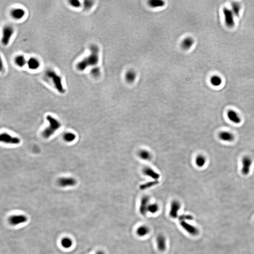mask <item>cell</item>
<instances>
[{
  "mask_svg": "<svg viewBox=\"0 0 254 254\" xmlns=\"http://www.w3.org/2000/svg\"><path fill=\"white\" fill-rule=\"evenodd\" d=\"M90 54L77 64L76 68L80 71H83L89 66H96L99 62V48L97 45L89 47Z\"/></svg>",
  "mask_w": 254,
  "mask_h": 254,
  "instance_id": "6da1fadb",
  "label": "cell"
},
{
  "mask_svg": "<svg viewBox=\"0 0 254 254\" xmlns=\"http://www.w3.org/2000/svg\"><path fill=\"white\" fill-rule=\"evenodd\" d=\"M47 121L50 123V125L45 129L42 132V136L46 139L50 137L53 135L55 131L59 130L60 127H61V123L57 121V119L52 117L51 115H48L47 116Z\"/></svg>",
  "mask_w": 254,
  "mask_h": 254,
  "instance_id": "7a4b0ae2",
  "label": "cell"
},
{
  "mask_svg": "<svg viewBox=\"0 0 254 254\" xmlns=\"http://www.w3.org/2000/svg\"><path fill=\"white\" fill-rule=\"evenodd\" d=\"M46 76L52 81L54 86L60 93H65V89L63 85L62 78L59 75L53 70H48L46 71Z\"/></svg>",
  "mask_w": 254,
  "mask_h": 254,
  "instance_id": "3957f363",
  "label": "cell"
},
{
  "mask_svg": "<svg viewBox=\"0 0 254 254\" xmlns=\"http://www.w3.org/2000/svg\"><path fill=\"white\" fill-rule=\"evenodd\" d=\"M14 33V28L10 25H6L2 31L1 43L4 46L9 44L10 39Z\"/></svg>",
  "mask_w": 254,
  "mask_h": 254,
  "instance_id": "277c9868",
  "label": "cell"
},
{
  "mask_svg": "<svg viewBox=\"0 0 254 254\" xmlns=\"http://www.w3.org/2000/svg\"><path fill=\"white\" fill-rule=\"evenodd\" d=\"M224 17H225V23L228 27L232 28L234 26L235 22L234 19V13L232 10H230L227 8H224L223 10Z\"/></svg>",
  "mask_w": 254,
  "mask_h": 254,
  "instance_id": "5b68a950",
  "label": "cell"
},
{
  "mask_svg": "<svg viewBox=\"0 0 254 254\" xmlns=\"http://www.w3.org/2000/svg\"><path fill=\"white\" fill-rule=\"evenodd\" d=\"M0 140L1 142L13 145H17L20 143V139L17 137H12L6 133L1 134L0 136Z\"/></svg>",
  "mask_w": 254,
  "mask_h": 254,
  "instance_id": "8992f818",
  "label": "cell"
},
{
  "mask_svg": "<svg viewBox=\"0 0 254 254\" xmlns=\"http://www.w3.org/2000/svg\"><path fill=\"white\" fill-rule=\"evenodd\" d=\"M252 163V161L250 157L248 156L243 157L242 160V167L241 169V173L243 175H247L249 174Z\"/></svg>",
  "mask_w": 254,
  "mask_h": 254,
  "instance_id": "52a82bcc",
  "label": "cell"
},
{
  "mask_svg": "<svg viewBox=\"0 0 254 254\" xmlns=\"http://www.w3.org/2000/svg\"><path fill=\"white\" fill-rule=\"evenodd\" d=\"M27 217L25 215H14L9 218V223L12 225H17L25 223L27 221Z\"/></svg>",
  "mask_w": 254,
  "mask_h": 254,
  "instance_id": "ba28073f",
  "label": "cell"
},
{
  "mask_svg": "<svg viewBox=\"0 0 254 254\" xmlns=\"http://www.w3.org/2000/svg\"><path fill=\"white\" fill-rule=\"evenodd\" d=\"M180 225L181 227L190 235L196 236L198 234V229L186 221H180Z\"/></svg>",
  "mask_w": 254,
  "mask_h": 254,
  "instance_id": "9c48e42d",
  "label": "cell"
},
{
  "mask_svg": "<svg viewBox=\"0 0 254 254\" xmlns=\"http://www.w3.org/2000/svg\"><path fill=\"white\" fill-rule=\"evenodd\" d=\"M181 208L180 203L178 201H174L172 202L170 206L169 216L172 218L175 219L178 216V212Z\"/></svg>",
  "mask_w": 254,
  "mask_h": 254,
  "instance_id": "30bf717a",
  "label": "cell"
},
{
  "mask_svg": "<svg viewBox=\"0 0 254 254\" xmlns=\"http://www.w3.org/2000/svg\"><path fill=\"white\" fill-rule=\"evenodd\" d=\"M149 198L147 196H145L141 199L140 205L139 212L141 215L145 216L148 212V207L149 205Z\"/></svg>",
  "mask_w": 254,
  "mask_h": 254,
  "instance_id": "8fae6325",
  "label": "cell"
},
{
  "mask_svg": "<svg viewBox=\"0 0 254 254\" xmlns=\"http://www.w3.org/2000/svg\"><path fill=\"white\" fill-rule=\"evenodd\" d=\"M76 184V181L73 178H61L58 180V184L61 187L72 186Z\"/></svg>",
  "mask_w": 254,
  "mask_h": 254,
  "instance_id": "7c38bea8",
  "label": "cell"
},
{
  "mask_svg": "<svg viewBox=\"0 0 254 254\" xmlns=\"http://www.w3.org/2000/svg\"><path fill=\"white\" fill-rule=\"evenodd\" d=\"M12 18L16 20H19L24 17L25 14V10L22 8H17L13 9L10 12Z\"/></svg>",
  "mask_w": 254,
  "mask_h": 254,
  "instance_id": "4fadbf2b",
  "label": "cell"
},
{
  "mask_svg": "<svg viewBox=\"0 0 254 254\" xmlns=\"http://www.w3.org/2000/svg\"><path fill=\"white\" fill-rule=\"evenodd\" d=\"M218 137L221 140L227 142H232L234 139V134L228 131H222L219 134Z\"/></svg>",
  "mask_w": 254,
  "mask_h": 254,
  "instance_id": "5bb4252c",
  "label": "cell"
},
{
  "mask_svg": "<svg viewBox=\"0 0 254 254\" xmlns=\"http://www.w3.org/2000/svg\"><path fill=\"white\" fill-rule=\"evenodd\" d=\"M157 246L160 251H164L166 249V240L165 237L163 235H159L157 237Z\"/></svg>",
  "mask_w": 254,
  "mask_h": 254,
  "instance_id": "9a60e30c",
  "label": "cell"
},
{
  "mask_svg": "<svg viewBox=\"0 0 254 254\" xmlns=\"http://www.w3.org/2000/svg\"><path fill=\"white\" fill-rule=\"evenodd\" d=\"M227 117L231 122L235 124H239L241 122L240 117L234 111H229L227 112Z\"/></svg>",
  "mask_w": 254,
  "mask_h": 254,
  "instance_id": "2e32d148",
  "label": "cell"
},
{
  "mask_svg": "<svg viewBox=\"0 0 254 254\" xmlns=\"http://www.w3.org/2000/svg\"><path fill=\"white\" fill-rule=\"evenodd\" d=\"M27 64L28 68L32 70H37L41 65L39 60L34 57H30L27 61Z\"/></svg>",
  "mask_w": 254,
  "mask_h": 254,
  "instance_id": "e0dca14e",
  "label": "cell"
},
{
  "mask_svg": "<svg viewBox=\"0 0 254 254\" xmlns=\"http://www.w3.org/2000/svg\"><path fill=\"white\" fill-rule=\"evenodd\" d=\"M195 40L191 37H187L184 38L181 42V47L184 50H188L193 46Z\"/></svg>",
  "mask_w": 254,
  "mask_h": 254,
  "instance_id": "ac0fdd59",
  "label": "cell"
},
{
  "mask_svg": "<svg viewBox=\"0 0 254 254\" xmlns=\"http://www.w3.org/2000/svg\"><path fill=\"white\" fill-rule=\"evenodd\" d=\"M143 173L147 176L155 180H157L160 178L159 174L150 168H145L143 170Z\"/></svg>",
  "mask_w": 254,
  "mask_h": 254,
  "instance_id": "d6986e66",
  "label": "cell"
},
{
  "mask_svg": "<svg viewBox=\"0 0 254 254\" xmlns=\"http://www.w3.org/2000/svg\"><path fill=\"white\" fill-rule=\"evenodd\" d=\"M150 230L147 226L145 225H141L137 228L136 231V233L139 236L144 237L147 235L149 233Z\"/></svg>",
  "mask_w": 254,
  "mask_h": 254,
  "instance_id": "ffe728a7",
  "label": "cell"
},
{
  "mask_svg": "<svg viewBox=\"0 0 254 254\" xmlns=\"http://www.w3.org/2000/svg\"><path fill=\"white\" fill-rule=\"evenodd\" d=\"M14 62L16 65L19 68H22L27 63V60L24 56L22 55L16 56L14 59Z\"/></svg>",
  "mask_w": 254,
  "mask_h": 254,
  "instance_id": "44dd1931",
  "label": "cell"
},
{
  "mask_svg": "<svg viewBox=\"0 0 254 254\" xmlns=\"http://www.w3.org/2000/svg\"><path fill=\"white\" fill-rule=\"evenodd\" d=\"M125 77L128 83H132L136 80L137 74L133 70H129L125 74Z\"/></svg>",
  "mask_w": 254,
  "mask_h": 254,
  "instance_id": "7402d4cb",
  "label": "cell"
},
{
  "mask_svg": "<svg viewBox=\"0 0 254 254\" xmlns=\"http://www.w3.org/2000/svg\"><path fill=\"white\" fill-rule=\"evenodd\" d=\"M206 163V158L203 155H198L195 160V163L197 166L199 168H202L204 166Z\"/></svg>",
  "mask_w": 254,
  "mask_h": 254,
  "instance_id": "603a6c76",
  "label": "cell"
},
{
  "mask_svg": "<svg viewBox=\"0 0 254 254\" xmlns=\"http://www.w3.org/2000/svg\"><path fill=\"white\" fill-rule=\"evenodd\" d=\"M139 155L141 159L144 160H149L151 158V155L150 152L145 150H140L139 152Z\"/></svg>",
  "mask_w": 254,
  "mask_h": 254,
  "instance_id": "cb8c5ba5",
  "label": "cell"
},
{
  "mask_svg": "<svg viewBox=\"0 0 254 254\" xmlns=\"http://www.w3.org/2000/svg\"><path fill=\"white\" fill-rule=\"evenodd\" d=\"M222 80L221 77L217 75H214L212 76L210 79V83L214 86H219L222 84Z\"/></svg>",
  "mask_w": 254,
  "mask_h": 254,
  "instance_id": "d4e9b609",
  "label": "cell"
},
{
  "mask_svg": "<svg viewBox=\"0 0 254 254\" xmlns=\"http://www.w3.org/2000/svg\"><path fill=\"white\" fill-rule=\"evenodd\" d=\"M61 245L63 248L68 249L72 246V240L69 238H64L61 240Z\"/></svg>",
  "mask_w": 254,
  "mask_h": 254,
  "instance_id": "484cf974",
  "label": "cell"
},
{
  "mask_svg": "<svg viewBox=\"0 0 254 254\" xmlns=\"http://www.w3.org/2000/svg\"><path fill=\"white\" fill-rule=\"evenodd\" d=\"M159 210V206L156 203H152L149 205L148 212L152 214L156 213Z\"/></svg>",
  "mask_w": 254,
  "mask_h": 254,
  "instance_id": "4316f807",
  "label": "cell"
},
{
  "mask_svg": "<svg viewBox=\"0 0 254 254\" xmlns=\"http://www.w3.org/2000/svg\"><path fill=\"white\" fill-rule=\"evenodd\" d=\"M149 5H150V6L154 8L160 7L164 6V1L160 0H154L149 1Z\"/></svg>",
  "mask_w": 254,
  "mask_h": 254,
  "instance_id": "83f0119b",
  "label": "cell"
},
{
  "mask_svg": "<svg viewBox=\"0 0 254 254\" xmlns=\"http://www.w3.org/2000/svg\"><path fill=\"white\" fill-rule=\"evenodd\" d=\"M76 136L72 133H66L64 135V139L68 142H71L75 139Z\"/></svg>",
  "mask_w": 254,
  "mask_h": 254,
  "instance_id": "f1b7e54d",
  "label": "cell"
},
{
  "mask_svg": "<svg viewBox=\"0 0 254 254\" xmlns=\"http://www.w3.org/2000/svg\"><path fill=\"white\" fill-rule=\"evenodd\" d=\"M231 7H232L231 10L234 13V15H235L236 16H239L240 10V5L238 3H234L231 5Z\"/></svg>",
  "mask_w": 254,
  "mask_h": 254,
  "instance_id": "f546056e",
  "label": "cell"
},
{
  "mask_svg": "<svg viewBox=\"0 0 254 254\" xmlns=\"http://www.w3.org/2000/svg\"><path fill=\"white\" fill-rule=\"evenodd\" d=\"M90 73L94 77H98L100 74V70L99 68L95 66L90 71Z\"/></svg>",
  "mask_w": 254,
  "mask_h": 254,
  "instance_id": "4dcf8cb0",
  "label": "cell"
},
{
  "mask_svg": "<svg viewBox=\"0 0 254 254\" xmlns=\"http://www.w3.org/2000/svg\"><path fill=\"white\" fill-rule=\"evenodd\" d=\"M69 2L70 5L74 8H78L81 6V3L78 0H71Z\"/></svg>",
  "mask_w": 254,
  "mask_h": 254,
  "instance_id": "1f68e13d",
  "label": "cell"
},
{
  "mask_svg": "<svg viewBox=\"0 0 254 254\" xmlns=\"http://www.w3.org/2000/svg\"><path fill=\"white\" fill-rule=\"evenodd\" d=\"M93 4H94V1H85L83 3L84 8L85 10H88L93 6Z\"/></svg>",
  "mask_w": 254,
  "mask_h": 254,
  "instance_id": "d6a6232c",
  "label": "cell"
},
{
  "mask_svg": "<svg viewBox=\"0 0 254 254\" xmlns=\"http://www.w3.org/2000/svg\"><path fill=\"white\" fill-rule=\"evenodd\" d=\"M179 219L180 221L192 220L193 219V217L190 215H182L179 216Z\"/></svg>",
  "mask_w": 254,
  "mask_h": 254,
  "instance_id": "836d02e7",
  "label": "cell"
},
{
  "mask_svg": "<svg viewBox=\"0 0 254 254\" xmlns=\"http://www.w3.org/2000/svg\"><path fill=\"white\" fill-rule=\"evenodd\" d=\"M157 184V182H149V183H146L145 184H143V185H142V186H140V188H141V189H147L148 188H149L150 187L154 186V185H155V184Z\"/></svg>",
  "mask_w": 254,
  "mask_h": 254,
  "instance_id": "e575fe53",
  "label": "cell"
},
{
  "mask_svg": "<svg viewBox=\"0 0 254 254\" xmlns=\"http://www.w3.org/2000/svg\"><path fill=\"white\" fill-rule=\"evenodd\" d=\"M96 254H104V252L103 251H98L97 252V253Z\"/></svg>",
  "mask_w": 254,
  "mask_h": 254,
  "instance_id": "d590c367",
  "label": "cell"
}]
</instances>
